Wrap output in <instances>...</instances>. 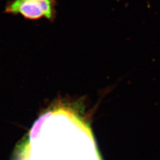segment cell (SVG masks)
Returning <instances> with one entry per match:
<instances>
[{
	"label": "cell",
	"mask_w": 160,
	"mask_h": 160,
	"mask_svg": "<svg viewBox=\"0 0 160 160\" xmlns=\"http://www.w3.org/2000/svg\"><path fill=\"white\" fill-rule=\"evenodd\" d=\"M57 0H13L8 4L6 12L30 21L45 19L52 23L57 18Z\"/></svg>",
	"instance_id": "cell-2"
},
{
	"label": "cell",
	"mask_w": 160,
	"mask_h": 160,
	"mask_svg": "<svg viewBox=\"0 0 160 160\" xmlns=\"http://www.w3.org/2000/svg\"><path fill=\"white\" fill-rule=\"evenodd\" d=\"M15 160H102L91 130L70 109L51 110L35 123Z\"/></svg>",
	"instance_id": "cell-1"
}]
</instances>
